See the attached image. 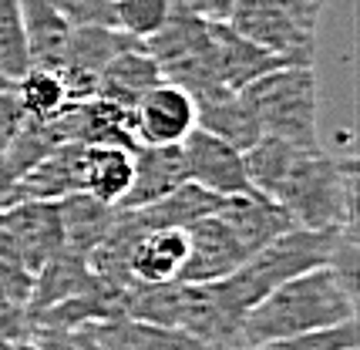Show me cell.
<instances>
[{"label":"cell","instance_id":"6da1fadb","mask_svg":"<svg viewBox=\"0 0 360 350\" xmlns=\"http://www.w3.org/2000/svg\"><path fill=\"white\" fill-rule=\"evenodd\" d=\"M347 320H357V297L330 266H316L269 290L243 317V350L283 337L327 330Z\"/></svg>","mask_w":360,"mask_h":350},{"label":"cell","instance_id":"7a4b0ae2","mask_svg":"<svg viewBox=\"0 0 360 350\" xmlns=\"http://www.w3.org/2000/svg\"><path fill=\"white\" fill-rule=\"evenodd\" d=\"M273 202L303 229L357 226V162L327 155L323 148H300Z\"/></svg>","mask_w":360,"mask_h":350},{"label":"cell","instance_id":"3957f363","mask_svg":"<svg viewBox=\"0 0 360 350\" xmlns=\"http://www.w3.org/2000/svg\"><path fill=\"white\" fill-rule=\"evenodd\" d=\"M243 101L263 135H276L297 148H320L316 138V74L310 64H286L246 84Z\"/></svg>","mask_w":360,"mask_h":350},{"label":"cell","instance_id":"277c9868","mask_svg":"<svg viewBox=\"0 0 360 350\" xmlns=\"http://www.w3.org/2000/svg\"><path fill=\"white\" fill-rule=\"evenodd\" d=\"M226 24L236 34H243L246 41L283 58L286 64H310L314 67L316 34H307L303 27H297L276 0H236Z\"/></svg>","mask_w":360,"mask_h":350},{"label":"cell","instance_id":"5b68a950","mask_svg":"<svg viewBox=\"0 0 360 350\" xmlns=\"http://www.w3.org/2000/svg\"><path fill=\"white\" fill-rule=\"evenodd\" d=\"M0 236L7 239L17 266L37 276V270L64 246L61 209L58 202H17L0 209Z\"/></svg>","mask_w":360,"mask_h":350},{"label":"cell","instance_id":"8992f818","mask_svg":"<svg viewBox=\"0 0 360 350\" xmlns=\"http://www.w3.org/2000/svg\"><path fill=\"white\" fill-rule=\"evenodd\" d=\"M75 192H84V145L64 142L34 162L24 175H17L0 209L17 202H58Z\"/></svg>","mask_w":360,"mask_h":350},{"label":"cell","instance_id":"52a82bcc","mask_svg":"<svg viewBox=\"0 0 360 350\" xmlns=\"http://www.w3.org/2000/svg\"><path fill=\"white\" fill-rule=\"evenodd\" d=\"M182 162H186V179L216 192V195H246L252 192L243 165V152H236L233 145L219 142L216 135H209L202 128H192L182 138Z\"/></svg>","mask_w":360,"mask_h":350},{"label":"cell","instance_id":"ba28073f","mask_svg":"<svg viewBox=\"0 0 360 350\" xmlns=\"http://www.w3.org/2000/svg\"><path fill=\"white\" fill-rule=\"evenodd\" d=\"M186 239L188 253L182 270H179V283H216L250 259L243 242L229 233V226L222 223L216 212L186 226Z\"/></svg>","mask_w":360,"mask_h":350},{"label":"cell","instance_id":"9c48e42d","mask_svg":"<svg viewBox=\"0 0 360 350\" xmlns=\"http://www.w3.org/2000/svg\"><path fill=\"white\" fill-rule=\"evenodd\" d=\"M195 128V101L169 81L145 91L135 105L139 145H179Z\"/></svg>","mask_w":360,"mask_h":350},{"label":"cell","instance_id":"30bf717a","mask_svg":"<svg viewBox=\"0 0 360 350\" xmlns=\"http://www.w3.org/2000/svg\"><path fill=\"white\" fill-rule=\"evenodd\" d=\"M186 179L182 145H135L131 148V186L118 209H141L165 199Z\"/></svg>","mask_w":360,"mask_h":350},{"label":"cell","instance_id":"8fae6325","mask_svg":"<svg viewBox=\"0 0 360 350\" xmlns=\"http://www.w3.org/2000/svg\"><path fill=\"white\" fill-rule=\"evenodd\" d=\"M216 216L229 226V233L243 242V249L250 256L259 253L266 242H273V239L283 236L286 229L297 226L290 219L286 209L276 206L266 195H259L256 189L246 192V195H226L222 206L216 209Z\"/></svg>","mask_w":360,"mask_h":350},{"label":"cell","instance_id":"7c38bea8","mask_svg":"<svg viewBox=\"0 0 360 350\" xmlns=\"http://www.w3.org/2000/svg\"><path fill=\"white\" fill-rule=\"evenodd\" d=\"M81 337L94 350H205L199 340H192L188 334L175 330V327L145 323V320H131V317L88 323L81 330Z\"/></svg>","mask_w":360,"mask_h":350},{"label":"cell","instance_id":"4fadbf2b","mask_svg":"<svg viewBox=\"0 0 360 350\" xmlns=\"http://www.w3.org/2000/svg\"><path fill=\"white\" fill-rule=\"evenodd\" d=\"M209 37H212V51H216V64H219V78L229 91H243L246 84L259 81L263 74L286 67L283 58L263 51L259 44L246 41L243 34H236L226 20H209Z\"/></svg>","mask_w":360,"mask_h":350},{"label":"cell","instance_id":"5bb4252c","mask_svg":"<svg viewBox=\"0 0 360 350\" xmlns=\"http://www.w3.org/2000/svg\"><path fill=\"white\" fill-rule=\"evenodd\" d=\"M186 253V229H148L128 249V276L131 283H179Z\"/></svg>","mask_w":360,"mask_h":350},{"label":"cell","instance_id":"9a60e30c","mask_svg":"<svg viewBox=\"0 0 360 350\" xmlns=\"http://www.w3.org/2000/svg\"><path fill=\"white\" fill-rule=\"evenodd\" d=\"M195 128L216 135L219 142L233 145L236 152L252 148L259 142V135H263L250 112V105L243 101V95L229 91V88H219L212 95L195 98Z\"/></svg>","mask_w":360,"mask_h":350},{"label":"cell","instance_id":"2e32d148","mask_svg":"<svg viewBox=\"0 0 360 350\" xmlns=\"http://www.w3.org/2000/svg\"><path fill=\"white\" fill-rule=\"evenodd\" d=\"M155 84H162V71H158V64L145 54V48L139 44H131L125 48L122 54H115L105 67H101V74H98V91L94 98H105V101H118V105H139V98L145 91H152Z\"/></svg>","mask_w":360,"mask_h":350},{"label":"cell","instance_id":"e0dca14e","mask_svg":"<svg viewBox=\"0 0 360 350\" xmlns=\"http://www.w3.org/2000/svg\"><path fill=\"white\" fill-rule=\"evenodd\" d=\"M17 4H20V20H24V34H27L31 67L61 71L75 24H68L47 0H17Z\"/></svg>","mask_w":360,"mask_h":350},{"label":"cell","instance_id":"ac0fdd59","mask_svg":"<svg viewBox=\"0 0 360 350\" xmlns=\"http://www.w3.org/2000/svg\"><path fill=\"white\" fill-rule=\"evenodd\" d=\"M219 206H222V195L202 189L195 182H182L165 199H158V202L141 209H128V212L135 216V223L141 229H186V226L212 216Z\"/></svg>","mask_w":360,"mask_h":350},{"label":"cell","instance_id":"d6986e66","mask_svg":"<svg viewBox=\"0 0 360 350\" xmlns=\"http://www.w3.org/2000/svg\"><path fill=\"white\" fill-rule=\"evenodd\" d=\"M58 209H61V229H64V253L75 256H91V249L105 239V233L115 223V206H105L91 199L88 192H75V195H64L58 199Z\"/></svg>","mask_w":360,"mask_h":350},{"label":"cell","instance_id":"ffe728a7","mask_svg":"<svg viewBox=\"0 0 360 350\" xmlns=\"http://www.w3.org/2000/svg\"><path fill=\"white\" fill-rule=\"evenodd\" d=\"M128 186H131V148L84 145V192L91 199L118 209Z\"/></svg>","mask_w":360,"mask_h":350},{"label":"cell","instance_id":"44dd1931","mask_svg":"<svg viewBox=\"0 0 360 350\" xmlns=\"http://www.w3.org/2000/svg\"><path fill=\"white\" fill-rule=\"evenodd\" d=\"M17 101L24 118H37L47 122L68 105V91H64L61 71H47V67H31L20 81H14Z\"/></svg>","mask_w":360,"mask_h":350},{"label":"cell","instance_id":"7402d4cb","mask_svg":"<svg viewBox=\"0 0 360 350\" xmlns=\"http://www.w3.org/2000/svg\"><path fill=\"white\" fill-rule=\"evenodd\" d=\"M27 71H31V51L20 20V4L0 0V78L20 81Z\"/></svg>","mask_w":360,"mask_h":350},{"label":"cell","instance_id":"603a6c76","mask_svg":"<svg viewBox=\"0 0 360 350\" xmlns=\"http://www.w3.org/2000/svg\"><path fill=\"white\" fill-rule=\"evenodd\" d=\"M175 11V0H111L115 27L135 41H148L158 34Z\"/></svg>","mask_w":360,"mask_h":350},{"label":"cell","instance_id":"cb8c5ba5","mask_svg":"<svg viewBox=\"0 0 360 350\" xmlns=\"http://www.w3.org/2000/svg\"><path fill=\"white\" fill-rule=\"evenodd\" d=\"M357 347V320H347L327 330H314V334L300 337H283V340H269L250 350H354Z\"/></svg>","mask_w":360,"mask_h":350},{"label":"cell","instance_id":"d4e9b609","mask_svg":"<svg viewBox=\"0 0 360 350\" xmlns=\"http://www.w3.org/2000/svg\"><path fill=\"white\" fill-rule=\"evenodd\" d=\"M47 4H51L68 24H75V27H84V24H105V27H115L108 0H47Z\"/></svg>","mask_w":360,"mask_h":350},{"label":"cell","instance_id":"484cf974","mask_svg":"<svg viewBox=\"0 0 360 350\" xmlns=\"http://www.w3.org/2000/svg\"><path fill=\"white\" fill-rule=\"evenodd\" d=\"M20 122H24V112H20L14 84H0V152L11 145V138L17 135Z\"/></svg>","mask_w":360,"mask_h":350},{"label":"cell","instance_id":"4316f807","mask_svg":"<svg viewBox=\"0 0 360 350\" xmlns=\"http://www.w3.org/2000/svg\"><path fill=\"white\" fill-rule=\"evenodd\" d=\"M283 11L290 14V20L303 27L307 34H316L320 27V17H323V7H327V0H276Z\"/></svg>","mask_w":360,"mask_h":350},{"label":"cell","instance_id":"83f0119b","mask_svg":"<svg viewBox=\"0 0 360 350\" xmlns=\"http://www.w3.org/2000/svg\"><path fill=\"white\" fill-rule=\"evenodd\" d=\"M236 0H175L179 11L202 17V20H229Z\"/></svg>","mask_w":360,"mask_h":350},{"label":"cell","instance_id":"f1b7e54d","mask_svg":"<svg viewBox=\"0 0 360 350\" xmlns=\"http://www.w3.org/2000/svg\"><path fill=\"white\" fill-rule=\"evenodd\" d=\"M108 4H111V0H108Z\"/></svg>","mask_w":360,"mask_h":350},{"label":"cell","instance_id":"f546056e","mask_svg":"<svg viewBox=\"0 0 360 350\" xmlns=\"http://www.w3.org/2000/svg\"><path fill=\"white\" fill-rule=\"evenodd\" d=\"M354 350H357V347H354Z\"/></svg>","mask_w":360,"mask_h":350}]
</instances>
